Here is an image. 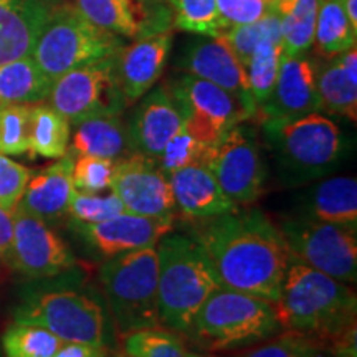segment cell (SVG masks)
Segmentation results:
<instances>
[{"mask_svg": "<svg viewBox=\"0 0 357 357\" xmlns=\"http://www.w3.org/2000/svg\"><path fill=\"white\" fill-rule=\"evenodd\" d=\"M187 235L197 242L215 268L222 287L276 303L289 261L278 227L260 208L187 222Z\"/></svg>", "mask_w": 357, "mask_h": 357, "instance_id": "cell-1", "label": "cell"}, {"mask_svg": "<svg viewBox=\"0 0 357 357\" xmlns=\"http://www.w3.org/2000/svg\"><path fill=\"white\" fill-rule=\"evenodd\" d=\"M281 329L326 344L356 326L357 296L349 284L289 257L278 301Z\"/></svg>", "mask_w": 357, "mask_h": 357, "instance_id": "cell-2", "label": "cell"}, {"mask_svg": "<svg viewBox=\"0 0 357 357\" xmlns=\"http://www.w3.org/2000/svg\"><path fill=\"white\" fill-rule=\"evenodd\" d=\"M58 278L47 283L37 280L26 287L13 307V321L45 328L63 342L108 346V312L100 298L82 283L78 268Z\"/></svg>", "mask_w": 357, "mask_h": 357, "instance_id": "cell-3", "label": "cell"}, {"mask_svg": "<svg viewBox=\"0 0 357 357\" xmlns=\"http://www.w3.org/2000/svg\"><path fill=\"white\" fill-rule=\"evenodd\" d=\"M261 128L276 174L284 185L311 184L336 171L344 159V134L319 111L296 118L265 119Z\"/></svg>", "mask_w": 357, "mask_h": 357, "instance_id": "cell-4", "label": "cell"}, {"mask_svg": "<svg viewBox=\"0 0 357 357\" xmlns=\"http://www.w3.org/2000/svg\"><path fill=\"white\" fill-rule=\"evenodd\" d=\"M155 250L159 323L185 336L204 303L223 287L211 258L187 234L169 231Z\"/></svg>", "mask_w": 357, "mask_h": 357, "instance_id": "cell-5", "label": "cell"}, {"mask_svg": "<svg viewBox=\"0 0 357 357\" xmlns=\"http://www.w3.org/2000/svg\"><path fill=\"white\" fill-rule=\"evenodd\" d=\"M280 333L275 303L220 288L197 311L185 336L205 351H235Z\"/></svg>", "mask_w": 357, "mask_h": 357, "instance_id": "cell-6", "label": "cell"}, {"mask_svg": "<svg viewBox=\"0 0 357 357\" xmlns=\"http://www.w3.org/2000/svg\"><path fill=\"white\" fill-rule=\"evenodd\" d=\"M123 47L119 35L89 22L71 3L61 2L45 22L30 55L55 82L70 70L118 55Z\"/></svg>", "mask_w": 357, "mask_h": 357, "instance_id": "cell-7", "label": "cell"}, {"mask_svg": "<svg viewBox=\"0 0 357 357\" xmlns=\"http://www.w3.org/2000/svg\"><path fill=\"white\" fill-rule=\"evenodd\" d=\"M158 250L146 247L105 260L100 283L119 334L158 326Z\"/></svg>", "mask_w": 357, "mask_h": 357, "instance_id": "cell-8", "label": "cell"}, {"mask_svg": "<svg viewBox=\"0 0 357 357\" xmlns=\"http://www.w3.org/2000/svg\"><path fill=\"white\" fill-rule=\"evenodd\" d=\"M278 230L289 257L346 284L357 280V227L301 215L280 218Z\"/></svg>", "mask_w": 357, "mask_h": 357, "instance_id": "cell-9", "label": "cell"}, {"mask_svg": "<svg viewBox=\"0 0 357 357\" xmlns=\"http://www.w3.org/2000/svg\"><path fill=\"white\" fill-rule=\"evenodd\" d=\"M118 55L78 66L61 75L53 82L48 105L71 126L100 116L121 114L128 105L116 71Z\"/></svg>", "mask_w": 357, "mask_h": 357, "instance_id": "cell-10", "label": "cell"}, {"mask_svg": "<svg viewBox=\"0 0 357 357\" xmlns=\"http://www.w3.org/2000/svg\"><path fill=\"white\" fill-rule=\"evenodd\" d=\"M225 195L238 207H247L265 190L266 164L257 131L248 124H236L213 146L205 164Z\"/></svg>", "mask_w": 357, "mask_h": 357, "instance_id": "cell-11", "label": "cell"}, {"mask_svg": "<svg viewBox=\"0 0 357 357\" xmlns=\"http://www.w3.org/2000/svg\"><path fill=\"white\" fill-rule=\"evenodd\" d=\"M169 88L181 108L184 128L208 146H215L231 128L250 119L236 98L211 82L184 73Z\"/></svg>", "mask_w": 357, "mask_h": 357, "instance_id": "cell-12", "label": "cell"}, {"mask_svg": "<svg viewBox=\"0 0 357 357\" xmlns=\"http://www.w3.org/2000/svg\"><path fill=\"white\" fill-rule=\"evenodd\" d=\"M7 265L29 280H47L75 270L78 260L52 225L17 205Z\"/></svg>", "mask_w": 357, "mask_h": 357, "instance_id": "cell-13", "label": "cell"}, {"mask_svg": "<svg viewBox=\"0 0 357 357\" xmlns=\"http://www.w3.org/2000/svg\"><path fill=\"white\" fill-rule=\"evenodd\" d=\"M111 192L121 200L126 212L149 218H174L176 204L169 177L154 160L129 154L116 160Z\"/></svg>", "mask_w": 357, "mask_h": 357, "instance_id": "cell-14", "label": "cell"}, {"mask_svg": "<svg viewBox=\"0 0 357 357\" xmlns=\"http://www.w3.org/2000/svg\"><path fill=\"white\" fill-rule=\"evenodd\" d=\"M79 238L98 257L108 260L121 253L155 247L164 235L174 229V218H149L124 212L98 223L70 222Z\"/></svg>", "mask_w": 357, "mask_h": 357, "instance_id": "cell-15", "label": "cell"}, {"mask_svg": "<svg viewBox=\"0 0 357 357\" xmlns=\"http://www.w3.org/2000/svg\"><path fill=\"white\" fill-rule=\"evenodd\" d=\"M177 66L187 75L225 89L240 101L250 119H255L257 105L250 95L245 68L222 37L200 38L187 45Z\"/></svg>", "mask_w": 357, "mask_h": 357, "instance_id": "cell-16", "label": "cell"}, {"mask_svg": "<svg viewBox=\"0 0 357 357\" xmlns=\"http://www.w3.org/2000/svg\"><path fill=\"white\" fill-rule=\"evenodd\" d=\"M316 63L306 53L301 55H281L278 77L273 91L265 105L257 111L255 118L280 119L296 118L321 109V101L316 88Z\"/></svg>", "mask_w": 357, "mask_h": 357, "instance_id": "cell-17", "label": "cell"}, {"mask_svg": "<svg viewBox=\"0 0 357 357\" xmlns=\"http://www.w3.org/2000/svg\"><path fill=\"white\" fill-rule=\"evenodd\" d=\"M184 128L181 108L171 88L158 86L141 98L128 124L132 153L158 160L164 147Z\"/></svg>", "mask_w": 357, "mask_h": 357, "instance_id": "cell-18", "label": "cell"}, {"mask_svg": "<svg viewBox=\"0 0 357 357\" xmlns=\"http://www.w3.org/2000/svg\"><path fill=\"white\" fill-rule=\"evenodd\" d=\"M171 48V30L146 35L123 47L116 61V71L128 106L139 101L159 82L166 70Z\"/></svg>", "mask_w": 357, "mask_h": 357, "instance_id": "cell-19", "label": "cell"}, {"mask_svg": "<svg viewBox=\"0 0 357 357\" xmlns=\"http://www.w3.org/2000/svg\"><path fill=\"white\" fill-rule=\"evenodd\" d=\"M176 211L187 222H200L238 208L218 185L211 169L204 164L178 169L169 176Z\"/></svg>", "mask_w": 357, "mask_h": 357, "instance_id": "cell-20", "label": "cell"}, {"mask_svg": "<svg viewBox=\"0 0 357 357\" xmlns=\"http://www.w3.org/2000/svg\"><path fill=\"white\" fill-rule=\"evenodd\" d=\"M73 162L75 155L68 151L52 166L32 172L19 202L20 207L48 225L65 220L75 192Z\"/></svg>", "mask_w": 357, "mask_h": 357, "instance_id": "cell-21", "label": "cell"}, {"mask_svg": "<svg viewBox=\"0 0 357 357\" xmlns=\"http://www.w3.org/2000/svg\"><path fill=\"white\" fill-rule=\"evenodd\" d=\"M65 0H0V65L30 55L52 12Z\"/></svg>", "mask_w": 357, "mask_h": 357, "instance_id": "cell-22", "label": "cell"}, {"mask_svg": "<svg viewBox=\"0 0 357 357\" xmlns=\"http://www.w3.org/2000/svg\"><path fill=\"white\" fill-rule=\"evenodd\" d=\"M294 215L357 227V178L351 176L318 178L300 195Z\"/></svg>", "mask_w": 357, "mask_h": 357, "instance_id": "cell-23", "label": "cell"}, {"mask_svg": "<svg viewBox=\"0 0 357 357\" xmlns=\"http://www.w3.org/2000/svg\"><path fill=\"white\" fill-rule=\"evenodd\" d=\"M316 88L321 109L344 116L356 121L357 118V52L351 50L326 58L316 63Z\"/></svg>", "mask_w": 357, "mask_h": 357, "instance_id": "cell-24", "label": "cell"}, {"mask_svg": "<svg viewBox=\"0 0 357 357\" xmlns=\"http://www.w3.org/2000/svg\"><path fill=\"white\" fill-rule=\"evenodd\" d=\"M68 151L73 155H96V158L119 160L132 154L128 124L121 114L100 116L77 124Z\"/></svg>", "mask_w": 357, "mask_h": 357, "instance_id": "cell-25", "label": "cell"}, {"mask_svg": "<svg viewBox=\"0 0 357 357\" xmlns=\"http://www.w3.org/2000/svg\"><path fill=\"white\" fill-rule=\"evenodd\" d=\"M75 7L89 22L119 37H146L151 25V12L142 0H75Z\"/></svg>", "mask_w": 357, "mask_h": 357, "instance_id": "cell-26", "label": "cell"}, {"mask_svg": "<svg viewBox=\"0 0 357 357\" xmlns=\"http://www.w3.org/2000/svg\"><path fill=\"white\" fill-rule=\"evenodd\" d=\"M52 86L53 82L40 70L32 55L0 65V106L47 101Z\"/></svg>", "mask_w": 357, "mask_h": 357, "instance_id": "cell-27", "label": "cell"}, {"mask_svg": "<svg viewBox=\"0 0 357 357\" xmlns=\"http://www.w3.org/2000/svg\"><path fill=\"white\" fill-rule=\"evenodd\" d=\"M71 124L47 102L32 105L30 113V144L32 158L60 159L68 153Z\"/></svg>", "mask_w": 357, "mask_h": 357, "instance_id": "cell-28", "label": "cell"}, {"mask_svg": "<svg viewBox=\"0 0 357 357\" xmlns=\"http://www.w3.org/2000/svg\"><path fill=\"white\" fill-rule=\"evenodd\" d=\"M318 6L319 0H278L275 3L284 55H301L312 47Z\"/></svg>", "mask_w": 357, "mask_h": 357, "instance_id": "cell-29", "label": "cell"}, {"mask_svg": "<svg viewBox=\"0 0 357 357\" xmlns=\"http://www.w3.org/2000/svg\"><path fill=\"white\" fill-rule=\"evenodd\" d=\"M357 43V32L347 20L341 0H319L316 15L314 52L323 58H331L351 50Z\"/></svg>", "mask_w": 357, "mask_h": 357, "instance_id": "cell-30", "label": "cell"}, {"mask_svg": "<svg viewBox=\"0 0 357 357\" xmlns=\"http://www.w3.org/2000/svg\"><path fill=\"white\" fill-rule=\"evenodd\" d=\"M124 354L128 357H187L184 337L166 326H149L124 334Z\"/></svg>", "mask_w": 357, "mask_h": 357, "instance_id": "cell-31", "label": "cell"}, {"mask_svg": "<svg viewBox=\"0 0 357 357\" xmlns=\"http://www.w3.org/2000/svg\"><path fill=\"white\" fill-rule=\"evenodd\" d=\"M218 37H222L223 42L229 45L230 50L236 56V60L245 68L250 56L253 55V52L261 43L281 42L280 15L276 12H271L266 17H263V19L252 22V24L230 26V29L223 30Z\"/></svg>", "mask_w": 357, "mask_h": 357, "instance_id": "cell-32", "label": "cell"}, {"mask_svg": "<svg viewBox=\"0 0 357 357\" xmlns=\"http://www.w3.org/2000/svg\"><path fill=\"white\" fill-rule=\"evenodd\" d=\"M61 346L60 337L35 324L13 321L2 334L6 357H53Z\"/></svg>", "mask_w": 357, "mask_h": 357, "instance_id": "cell-33", "label": "cell"}, {"mask_svg": "<svg viewBox=\"0 0 357 357\" xmlns=\"http://www.w3.org/2000/svg\"><path fill=\"white\" fill-rule=\"evenodd\" d=\"M281 55H283V43L265 42L253 52L248 63L245 65L250 95L255 101L257 111L261 105H265L271 91H273L276 77H278Z\"/></svg>", "mask_w": 357, "mask_h": 357, "instance_id": "cell-34", "label": "cell"}, {"mask_svg": "<svg viewBox=\"0 0 357 357\" xmlns=\"http://www.w3.org/2000/svg\"><path fill=\"white\" fill-rule=\"evenodd\" d=\"M169 3L172 24L182 32L204 37H218L223 32L217 0H169Z\"/></svg>", "mask_w": 357, "mask_h": 357, "instance_id": "cell-35", "label": "cell"}, {"mask_svg": "<svg viewBox=\"0 0 357 357\" xmlns=\"http://www.w3.org/2000/svg\"><path fill=\"white\" fill-rule=\"evenodd\" d=\"M213 146L205 144V142L195 139L192 134L182 128L167 146L164 147L162 154L155 160L158 167L169 177L172 172L184 169L194 164H207L208 155H211Z\"/></svg>", "mask_w": 357, "mask_h": 357, "instance_id": "cell-36", "label": "cell"}, {"mask_svg": "<svg viewBox=\"0 0 357 357\" xmlns=\"http://www.w3.org/2000/svg\"><path fill=\"white\" fill-rule=\"evenodd\" d=\"M30 113L32 105L0 106V154L22 155L29 153Z\"/></svg>", "mask_w": 357, "mask_h": 357, "instance_id": "cell-37", "label": "cell"}, {"mask_svg": "<svg viewBox=\"0 0 357 357\" xmlns=\"http://www.w3.org/2000/svg\"><path fill=\"white\" fill-rule=\"evenodd\" d=\"M126 212L113 192L109 194H83L75 190L71 195L66 218L75 223H98Z\"/></svg>", "mask_w": 357, "mask_h": 357, "instance_id": "cell-38", "label": "cell"}, {"mask_svg": "<svg viewBox=\"0 0 357 357\" xmlns=\"http://www.w3.org/2000/svg\"><path fill=\"white\" fill-rule=\"evenodd\" d=\"M116 160L96 155H75L73 185L83 194H102L111 190Z\"/></svg>", "mask_w": 357, "mask_h": 357, "instance_id": "cell-39", "label": "cell"}, {"mask_svg": "<svg viewBox=\"0 0 357 357\" xmlns=\"http://www.w3.org/2000/svg\"><path fill=\"white\" fill-rule=\"evenodd\" d=\"M316 342L294 333H280L276 336L248 346L235 357H307Z\"/></svg>", "mask_w": 357, "mask_h": 357, "instance_id": "cell-40", "label": "cell"}, {"mask_svg": "<svg viewBox=\"0 0 357 357\" xmlns=\"http://www.w3.org/2000/svg\"><path fill=\"white\" fill-rule=\"evenodd\" d=\"M32 171L12 160L8 155L0 154V207L15 211L19 205Z\"/></svg>", "mask_w": 357, "mask_h": 357, "instance_id": "cell-41", "label": "cell"}, {"mask_svg": "<svg viewBox=\"0 0 357 357\" xmlns=\"http://www.w3.org/2000/svg\"><path fill=\"white\" fill-rule=\"evenodd\" d=\"M223 30L235 25L252 24L275 12L273 0H217Z\"/></svg>", "mask_w": 357, "mask_h": 357, "instance_id": "cell-42", "label": "cell"}, {"mask_svg": "<svg viewBox=\"0 0 357 357\" xmlns=\"http://www.w3.org/2000/svg\"><path fill=\"white\" fill-rule=\"evenodd\" d=\"M13 238V212L0 207V263H7Z\"/></svg>", "mask_w": 357, "mask_h": 357, "instance_id": "cell-43", "label": "cell"}, {"mask_svg": "<svg viewBox=\"0 0 357 357\" xmlns=\"http://www.w3.org/2000/svg\"><path fill=\"white\" fill-rule=\"evenodd\" d=\"M108 347H98L79 342H63V346L56 351L53 357H106Z\"/></svg>", "mask_w": 357, "mask_h": 357, "instance_id": "cell-44", "label": "cell"}, {"mask_svg": "<svg viewBox=\"0 0 357 357\" xmlns=\"http://www.w3.org/2000/svg\"><path fill=\"white\" fill-rule=\"evenodd\" d=\"M342 8L352 29L357 32V0H341Z\"/></svg>", "mask_w": 357, "mask_h": 357, "instance_id": "cell-45", "label": "cell"}, {"mask_svg": "<svg viewBox=\"0 0 357 357\" xmlns=\"http://www.w3.org/2000/svg\"><path fill=\"white\" fill-rule=\"evenodd\" d=\"M307 357H339L336 352H333L331 349H328L326 346H321L316 342V346L312 347V351L310 352V356Z\"/></svg>", "mask_w": 357, "mask_h": 357, "instance_id": "cell-46", "label": "cell"}, {"mask_svg": "<svg viewBox=\"0 0 357 357\" xmlns=\"http://www.w3.org/2000/svg\"><path fill=\"white\" fill-rule=\"evenodd\" d=\"M187 357H213V356H208V354H200V352H187Z\"/></svg>", "mask_w": 357, "mask_h": 357, "instance_id": "cell-47", "label": "cell"}, {"mask_svg": "<svg viewBox=\"0 0 357 357\" xmlns=\"http://www.w3.org/2000/svg\"><path fill=\"white\" fill-rule=\"evenodd\" d=\"M0 357H2V354H0Z\"/></svg>", "mask_w": 357, "mask_h": 357, "instance_id": "cell-48", "label": "cell"}, {"mask_svg": "<svg viewBox=\"0 0 357 357\" xmlns=\"http://www.w3.org/2000/svg\"><path fill=\"white\" fill-rule=\"evenodd\" d=\"M124 357H128V356H124Z\"/></svg>", "mask_w": 357, "mask_h": 357, "instance_id": "cell-49", "label": "cell"}]
</instances>
